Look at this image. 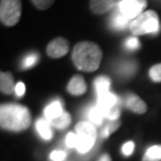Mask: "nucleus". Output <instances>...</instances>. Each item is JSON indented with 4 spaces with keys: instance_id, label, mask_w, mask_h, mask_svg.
Segmentation results:
<instances>
[{
    "instance_id": "f257e3e1",
    "label": "nucleus",
    "mask_w": 161,
    "mask_h": 161,
    "mask_svg": "<svg viewBox=\"0 0 161 161\" xmlns=\"http://www.w3.org/2000/svg\"><path fill=\"white\" fill-rule=\"evenodd\" d=\"M31 124L29 108L19 104H2L0 107V125L11 132H23Z\"/></svg>"
},
{
    "instance_id": "f03ea898",
    "label": "nucleus",
    "mask_w": 161,
    "mask_h": 161,
    "mask_svg": "<svg viewBox=\"0 0 161 161\" xmlns=\"http://www.w3.org/2000/svg\"><path fill=\"white\" fill-rule=\"evenodd\" d=\"M103 53L97 43L92 41L78 42L73 49L72 58L75 65L82 72L92 73L98 69Z\"/></svg>"
},
{
    "instance_id": "7ed1b4c3",
    "label": "nucleus",
    "mask_w": 161,
    "mask_h": 161,
    "mask_svg": "<svg viewBox=\"0 0 161 161\" xmlns=\"http://www.w3.org/2000/svg\"><path fill=\"white\" fill-rule=\"evenodd\" d=\"M129 28L131 32L135 36L149 33L156 34L160 30L158 15L153 10L143 12L130 23Z\"/></svg>"
},
{
    "instance_id": "20e7f679",
    "label": "nucleus",
    "mask_w": 161,
    "mask_h": 161,
    "mask_svg": "<svg viewBox=\"0 0 161 161\" xmlns=\"http://www.w3.org/2000/svg\"><path fill=\"white\" fill-rule=\"evenodd\" d=\"M75 130L77 135V150L80 153L90 151L97 138V132L92 123L79 122L75 126Z\"/></svg>"
},
{
    "instance_id": "39448f33",
    "label": "nucleus",
    "mask_w": 161,
    "mask_h": 161,
    "mask_svg": "<svg viewBox=\"0 0 161 161\" xmlns=\"http://www.w3.org/2000/svg\"><path fill=\"white\" fill-rule=\"evenodd\" d=\"M22 15L21 0H1L0 19L3 24L11 27L17 24Z\"/></svg>"
},
{
    "instance_id": "423d86ee",
    "label": "nucleus",
    "mask_w": 161,
    "mask_h": 161,
    "mask_svg": "<svg viewBox=\"0 0 161 161\" xmlns=\"http://www.w3.org/2000/svg\"><path fill=\"white\" fill-rule=\"evenodd\" d=\"M147 6V0H121L119 11L129 20H133L143 13Z\"/></svg>"
},
{
    "instance_id": "0eeeda50",
    "label": "nucleus",
    "mask_w": 161,
    "mask_h": 161,
    "mask_svg": "<svg viewBox=\"0 0 161 161\" xmlns=\"http://www.w3.org/2000/svg\"><path fill=\"white\" fill-rule=\"evenodd\" d=\"M69 41L63 37H57L51 40L47 47V54L51 58L64 57L69 51Z\"/></svg>"
},
{
    "instance_id": "6e6552de",
    "label": "nucleus",
    "mask_w": 161,
    "mask_h": 161,
    "mask_svg": "<svg viewBox=\"0 0 161 161\" xmlns=\"http://www.w3.org/2000/svg\"><path fill=\"white\" fill-rule=\"evenodd\" d=\"M87 91V84L84 78L80 75L73 76L67 85V92L74 96H80Z\"/></svg>"
},
{
    "instance_id": "1a4fd4ad",
    "label": "nucleus",
    "mask_w": 161,
    "mask_h": 161,
    "mask_svg": "<svg viewBox=\"0 0 161 161\" xmlns=\"http://www.w3.org/2000/svg\"><path fill=\"white\" fill-rule=\"evenodd\" d=\"M117 104H118L117 98L115 97L114 94L110 93L109 92H106L104 94L98 95V104H97V106L102 111L105 117H106L107 114L108 113V111L112 108L116 106Z\"/></svg>"
},
{
    "instance_id": "9d476101",
    "label": "nucleus",
    "mask_w": 161,
    "mask_h": 161,
    "mask_svg": "<svg viewBox=\"0 0 161 161\" xmlns=\"http://www.w3.org/2000/svg\"><path fill=\"white\" fill-rule=\"evenodd\" d=\"M125 106L136 114H144L147 111V105L142 98L135 94H130L126 97Z\"/></svg>"
},
{
    "instance_id": "9b49d317",
    "label": "nucleus",
    "mask_w": 161,
    "mask_h": 161,
    "mask_svg": "<svg viewBox=\"0 0 161 161\" xmlns=\"http://www.w3.org/2000/svg\"><path fill=\"white\" fill-rule=\"evenodd\" d=\"M115 0H91L90 8L95 14H103L115 6Z\"/></svg>"
},
{
    "instance_id": "f8f14e48",
    "label": "nucleus",
    "mask_w": 161,
    "mask_h": 161,
    "mask_svg": "<svg viewBox=\"0 0 161 161\" xmlns=\"http://www.w3.org/2000/svg\"><path fill=\"white\" fill-rule=\"evenodd\" d=\"M15 86L16 85H14V76L11 73L2 72L0 74V90L2 93L10 95L15 92Z\"/></svg>"
},
{
    "instance_id": "ddd939ff",
    "label": "nucleus",
    "mask_w": 161,
    "mask_h": 161,
    "mask_svg": "<svg viewBox=\"0 0 161 161\" xmlns=\"http://www.w3.org/2000/svg\"><path fill=\"white\" fill-rule=\"evenodd\" d=\"M64 110L62 108V105L60 102L56 101V102H53L49 106H47L45 109V116H46L47 120H48L49 122L53 119H56L58 118V116L63 114Z\"/></svg>"
},
{
    "instance_id": "4468645a",
    "label": "nucleus",
    "mask_w": 161,
    "mask_h": 161,
    "mask_svg": "<svg viewBox=\"0 0 161 161\" xmlns=\"http://www.w3.org/2000/svg\"><path fill=\"white\" fill-rule=\"evenodd\" d=\"M71 121H72V118H71L69 113L64 111L63 114L60 116H58V118L50 121V124L57 129L64 130L66 127H68V125L71 124Z\"/></svg>"
},
{
    "instance_id": "2eb2a0df",
    "label": "nucleus",
    "mask_w": 161,
    "mask_h": 161,
    "mask_svg": "<svg viewBox=\"0 0 161 161\" xmlns=\"http://www.w3.org/2000/svg\"><path fill=\"white\" fill-rule=\"evenodd\" d=\"M37 130L40 134V136L44 140H50L53 136V132L49 124L47 122V120L40 118V120H38L37 122Z\"/></svg>"
},
{
    "instance_id": "dca6fc26",
    "label": "nucleus",
    "mask_w": 161,
    "mask_h": 161,
    "mask_svg": "<svg viewBox=\"0 0 161 161\" xmlns=\"http://www.w3.org/2000/svg\"><path fill=\"white\" fill-rule=\"evenodd\" d=\"M111 85V80L107 76H99L95 80V88L98 95L104 94L109 92V87Z\"/></svg>"
},
{
    "instance_id": "f3484780",
    "label": "nucleus",
    "mask_w": 161,
    "mask_h": 161,
    "mask_svg": "<svg viewBox=\"0 0 161 161\" xmlns=\"http://www.w3.org/2000/svg\"><path fill=\"white\" fill-rule=\"evenodd\" d=\"M129 19L126 18L120 11L115 13L114 16L112 17V26L117 30H124L127 27L129 23Z\"/></svg>"
},
{
    "instance_id": "a211bd4d",
    "label": "nucleus",
    "mask_w": 161,
    "mask_h": 161,
    "mask_svg": "<svg viewBox=\"0 0 161 161\" xmlns=\"http://www.w3.org/2000/svg\"><path fill=\"white\" fill-rule=\"evenodd\" d=\"M161 146L155 145L148 149L142 158V161H160Z\"/></svg>"
},
{
    "instance_id": "6ab92c4d",
    "label": "nucleus",
    "mask_w": 161,
    "mask_h": 161,
    "mask_svg": "<svg viewBox=\"0 0 161 161\" xmlns=\"http://www.w3.org/2000/svg\"><path fill=\"white\" fill-rule=\"evenodd\" d=\"M104 117H105L104 114L98 106L92 108L91 111H90V113H89L90 120H91L92 124H95V125H100L102 123Z\"/></svg>"
},
{
    "instance_id": "aec40b11",
    "label": "nucleus",
    "mask_w": 161,
    "mask_h": 161,
    "mask_svg": "<svg viewBox=\"0 0 161 161\" xmlns=\"http://www.w3.org/2000/svg\"><path fill=\"white\" fill-rule=\"evenodd\" d=\"M120 125L121 122L119 119H117V120H110L109 124L105 127V129H103V131H102V136L105 137V138L108 137V135H109L110 133L115 132V130L120 126Z\"/></svg>"
},
{
    "instance_id": "412c9836",
    "label": "nucleus",
    "mask_w": 161,
    "mask_h": 161,
    "mask_svg": "<svg viewBox=\"0 0 161 161\" xmlns=\"http://www.w3.org/2000/svg\"><path fill=\"white\" fill-rule=\"evenodd\" d=\"M150 79L155 82H161V64L153 65L149 71Z\"/></svg>"
},
{
    "instance_id": "4be33fe9",
    "label": "nucleus",
    "mask_w": 161,
    "mask_h": 161,
    "mask_svg": "<svg viewBox=\"0 0 161 161\" xmlns=\"http://www.w3.org/2000/svg\"><path fill=\"white\" fill-rule=\"evenodd\" d=\"M31 2L38 9L47 10L54 4L55 0H31Z\"/></svg>"
},
{
    "instance_id": "5701e85b",
    "label": "nucleus",
    "mask_w": 161,
    "mask_h": 161,
    "mask_svg": "<svg viewBox=\"0 0 161 161\" xmlns=\"http://www.w3.org/2000/svg\"><path fill=\"white\" fill-rule=\"evenodd\" d=\"M39 60V57L37 54L35 53H31L30 54L29 56H27L24 61H23V68H30L31 66H34L36 63L38 62Z\"/></svg>"
},
{
    "instance_id": "b1692460",
    "label": "nucleus",
    "mask_w": 161,
    "mask_h": 161,
    "mask_svg": "<svg viewBox=\"0 0 161 161\" xmlns=\"http://www.w3.org/2000/svg\"><path fill=\"white\" fill-rule=\"evenodd\" d=\"M140 46H141V43H140V41H139V40L136 37L128 38L126 41H125V47L128 49L135 50V49H138Z\"/></svg>"
},
{
    "instance_id": "393cba45",
    "label": "nucleus",
    "mask_w": 161,
    "mask_h": 161,
    "mask_svg": "<svg viewBox=\"0 0 161 161\" xmlns=\"http://www.w3.org/2000/svg\"><path fill=\"white\" fill-rule=\"evenodd\" d=\"M65 142L67 147L69 148H76L77 146V135L74 133V132H70L68 133L66 140H65Z\"/></svg>"
},
{
    "instance_id": "a878e982",
    "label": "nucleus",
    "mask_w": 161,
    "mask_h": 161,
    "mask_svg": "<svg viewBox=\"0 0 161 161\" xmlns=\"http://www.w3.org/2000/svg\"><path fill=\"white\" fill-rule=\"evenodd\" d=\"M65 157H66L65 152L61 151V150L53 151L51 154H50V158L53 161H62L65 158Z\"/></svg>"
},
{
    "instance_id": "bb28decb",
    "label": "nucleus",
    "mask_w": 161,
    "mask_h": 161,
    "mask_svg": "<svg viewBox=\"0 0 161 161\" xmlns=\"http://www.w3.org/2000/svg\"><path fill=\"white\" fill-rule=\"evenodd\" d=\"M134 150V142H128L123 146V153L125 156H130Z\"/></svg>"
},
{
    "instance_id": "cd10ccee",
    "label": "nucleus",
    "mask_w": 161,
    "mask_h": 161,
    "mask_svg": "<svg viewBox=\"0 0 161 161\" xmlns=\"http://www.w3.org/2000/svg\"><path fill=\"white\" fill-rule=\"evenodd\" d=\"M25 92V85L23 82H18L15 86V93L18 97H22Z\"/></svg>"
},
{
    "instance_id": "c85d7f7f",
    "label": "nucleus",
    "mask_w": 161,
    "mask_h": 161,
    "mask_svg": "<svg viewBox=\"0 0 161 161\" xmlns=\"http://www.w3.org/2000/svg\"><path fill=\"white\" fill-rule=\"evenodd\" d=\"M98 161H112V160H111V158H110L108 154H104L103 156H101V158L98 159Z\"/></svg>"
}]
</instances>
